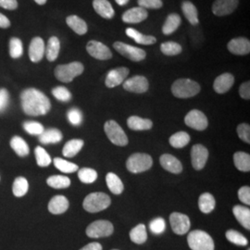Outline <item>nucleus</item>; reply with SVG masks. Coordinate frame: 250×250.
<instances>
[{
	"label": "nucleus",
	"instance_id": "1",
	"mask_svg": "<svg viewBox=\"0 0 250 250\" xmlns=\"http://www.w3.org/2000/svg\"><path fill=\"white\" fill-rule=\"evenodd\" d=\"M21 107L27 115H45L51 108V103L44 93L35 88H28L21 94Z\"/></svg>",
	"mask_w": 250,
	"mask_h": 250
},
{
	"label": "nucleus",
	"instance_id": "2",
	"mask_svg": "<svg viewBox=\"0 0 250 250\" xmlns=\"http://www.w3.org/2000/svg\"><path fill=\"white\" fill-rule=\"evenodd\" d=\"M201 87L196 81L191 79H178L171 85V93L178 99H189L197 96Z\"/></svg>",
	"mask_w": 250,
	"mask_h": 250
},
{
	"label": "nucleus",
	"instance_id": "3",
	"mask_svg": "<svg viewBox=\"0 0 250 250\" xmlns=\"http://www.w3.org/2000/svg\"><path fill=\"white\" fill-rule=\"evenodd\" d=\"M111 204V199L105 193H91L84 198L83 207L90 213H96L107 208Z\"/></svg>",
	"mask_w": 250,
	"mask_h": 250
},
{
	"label": "nucleus",
	"instance_id": "4",
	"mask_svg": "<svg viewBox=\"0 0 250 250\" xmlns=\"http://www.w3.org/2000/svg\"><path fill=\"white\" fill-rule=\"evenodd\" d=\"M188 243L192 250H214L215 249L214 241L211 236L201 230L189 232Z\"/></svg>",
	"mask_w": 250,
	"mask_h": 250
},
{
	"label": "nucleus",
	"instance_id": "5",
	"mask_svg": "<svg viewBox=\"0 0 250 250\" xmlns=\"http://www.w3.org/2000/svg\"><path fill=\"white\" fill-rule=\"evenodd\" d=\"M83 70V65L78 62L59 65L55 69V76L58 80L63 83H71L74 78L81 75Z\"/></svg>",
	"mask_w": 250,
	"mask_h": 250
},
{
	"label": "nucleus",
	"instance_id": "6",
	"mask_svg": "<svg viewBox=\"0 0 250 250\" xmlns=\"http://www.w3.org/2000/svg\"><path fill=\"white\" fill-rule=\"evenodd\" d=\"M152 164L153 161L148 154L134 153L126 161V168L133 173H140L149 170Z\"/></svg>",
	"mask_w": 250,
	"mask_h": 250
},
{
	"label": "nucleus",
	"instance_id": "7",
	"mask_svg": "<svg viewBox=\"0 0 250 250\" xmlns=\"http://www.w3.org/2000/svg\"><path fill=\"white\" fill-rule=\"evenodd\" d=\"M104 131L111 143L119 146H125L128 144V137L124 129L115 121H107L104 125Z\"/></svg>",
	"mask_w": 250,
	"mask_h": 250
},
{
	"label": "nucleus",
	"instance_id": "8",
	"mask_svg": "<svg viewBox=\"0 0 250 250\" xmlns=\"http://www.w3.org/2000/svg\"><path fill=\"white\" fill-rule=\"evenodd\" d=\"M113 47L117 52L123 55L126 59H128L132 62H135L144 61L146 57V53L144 49H141V48L136 47L134 45L125 44L124 42L117 41L113 44Z\"/></svg>",
	"mask_w": 250,
	"mask_h": 250
},
{
	"label": "nucleus",
	"instance_id": "9",
	"mask_svg": "<svg viewBox=\"0 0 250 250\" xmlns=\"http://www.w3.org/2000/svg\"><path fill=\"white\" fill-rule=\"evenodd\" d=\"M113 231L114 227L110 222L99 220L88 225L86 228V234L90 238H100L111 235Z\"/></svg>",
	"mask_w": 250,
	"mask_h": 250
},
{
	"label": "nucleus",
	"instance_id": "10",
	"mask_svg": "<svg viewBox=\"0 0 250 250\" xmlns=\"http://www.w3.org/2000/svg\"><path fill=\"white\" fill-rule=\"evenodd\" d=\"M185 123L188 127L197 131H204L208 125V118L202 111L198 109H192L189 111L185 118Z\"/></svg>",
	"mask_w": 250,
	"mask_h": 250
},
{
	"label": "nucleus",
	"instance_id": "11",
	"mask_svg": "<svg viewBox=\"0 0 250 250\" xmlns=\"http://www.w3.org/2000/svg\"><path fill=\"white\" fill-rule=\"evenodd\" d=\"M86 50L91 57L99 61H107L112 58V53L107 45L96 40H91L87 43Z\"/></svg>",
	"mask_w": 250,
	"mask_h": 250
},
{
	"label": "nucleus",
	"instance_id": "12",
	"mask_svg": "<svg viewBox=\"0 0 250 250\" xmlns=\"http://www.w3.org/2000/svg\"><path fill=\"white\" fill-rule=\"evenodd\" d=\"M124 88L128 92L143 94L149 88V83L145 76L135 75L124 82Z\"/></svg>",
	"mask_w": 250,
	"mask_h": 250
},
{
	"label": "nucleus",
	"instance_id": "13",
	"mask_svg": "<svg viewBox=\"0 0 250 250\" xmlns=\"http://www.w3.org/2000/svg\"><path fill=\"white\" fill-rule=\"evenodd\" d=\"M170 224L172 231L176 234H186L190 229V220L187 215L173 212L170 216Z\"/></svg>",
	"mask_w": 250,
	"mask_h": 250
},
{
	"label": "nucleus",
	"instance_id": "14",
	"mask_svg": "<svg viewBox=\"0 0 250 250\" xmlns=\"http://www.w3.org/2000/svg\"><path fill=\"white\" fill-rule=\"evenodd\" d=\"M208 159V151L202 145H195L191 150L192 166L195 170H202Z\"/></svg>",
	"mask_w": 250,
	"mask_h": 250
},
{
	"label": "nucleus",
	"instance_id": "15",
	"mask_svg": "<svg viewBox=\"0 0 250 250\" xmlns=\"http://www.w3.org/2000/svg\"><path fill=\"white\" fill-rule=\"evenodd\" d=\"M238 5L239 0H215L211 9L214 15L223 17L232 14Z\"/></svg>",
	"mask_w": 250,
	"mask_h": 250
},
{
	"label": "nucleus",
	"instance_id": "16",
	"mask_svg": "<svg viewBox=\"0 0 250 250\" xmlns=\"http://www.w3.org/2000/svg\"><path fill=\"white\" fill-rule=\"evenodd\" d=\"M129 74V69L126 67H120L109 71L107 73L105 84L108 88H113L124 83L125 79Z\"/></svg>",
	"mask_w": 250,
	"mask_h": 250
},
{
	"label": "nucleus",
	"instance_id": "17",
	"mask_svg": "<svg viewBox=\"0 0 250 250\" xmlns=\"http://www.w3.org/2000/svg\"><path fill=\"white\" fill-rule=\"evenodd\" d=\"M227 48L233 55H248L250 53V41L245 37L233 38L228 43Z\"/></svg>",
	"mask_w": 250,
	"mask_h": 250
},
{
	"label": "nucleus",
	"instance_id": "18",
	"mask_svg": "<svg viewBox=\"0 0 250 250\" xmlns=\"http://www.w3.org/2000/svg\"><path fill=\"white\" fill-rule=\"evenodd\" d=\"M45 42L41 37H35L29 46V57L33 62H39L45 55Z\"/></svg>",
	"mask_w": 250,
	"mask_h": 250
},
{
	"label": "nucleus",
	"instance_id": "19",
	"mask_svg": "<svg viewBox=\"0 0 250 250\" xmlns=\"http://www.w3.org/2000/svg\"><path fill=\"white\" fill-rule=\"evenodd\" d=\"M148 17V13L146 9L141 8V7H136V8H132V9L126 10L125 13L123 14V21L125 23H139L141 21H144Z\"/></svg>",
	"mask_w": 250,
	"mask_h": 250
},
{
	"label": "nucleus",
	"instance_id": "20",
	"mask_svg": "<svg viewBox=\"0 0 250 250\" xmlns=\"http://www.w3.org/2000/svg\"><path fill=\"white\" fill-rule=\"evenodd\" d=\"M233 83H234L233 75H232L231 73L225 72L215 79L213 88L216 93L224 94V93H227L229 90L232 88Z\"/></svg>",
	"mask_w": 250,
	"mask_h": 250
},
{
	"label": "nucleus",
	"instance_id": "21",
	"mask_svg": "<svg viewBox=\"0 0 250 250\" xmlns=\"http://www.w3.org/2000/svg\"><path fill=\"white\" fill-rule=\"evenodd\" d=\"M160 162H161V165L163 169L170 171L171 173L178 174V173H181L183 170L182 163L180 162L177 158H175L174 156L170 155V154L162 155L160 159Z\"/></svg>",
	"mask_w": 250,
	"mask_h": 250
},
{
	"label": "nucleus",
	"instance_id": "22",
	"mask_svg": "<svg viewBox=\"0 0 250 250\" xmlns=\"http://www.w3.org/2000/svg\"><path fill=\"white\" fill-rule=\"evenodd\" d=\"M93 7L96 12L102 18L110 20L115 16V11L113 9V7L107 0H94Z\"/></svg>",
	"mask_w": 250,
	"mask_h": 250
},
{
	"label": "nucleus",
	"instance_id": "23",
	"mask_svg": "<svg viewBox=\"0 0 250 250\" xmlns=\"http://www.w3.org/2000/svg\"><path fill=\"white\" fill-rule=\"evenodd\" d=\"M69 208V200L64 196L54 197L48 204V210L52 214H62Z\"/></svg>",
	"mask_w": 250,
	"mask_h": 250
},
{
	"label": "nucleus",
	"instance_id": "24",
	"mask_svg": "<svg viewBox=\"0 0 250 250\" xmlns=\"http://www.w3.org/2000/svg\"><path fill=\"white\" fill-rule=\"evenodd\" d=\"M125 33L130 38L134 39L137 44H140V45H151L157 42V39L155 36H146L142 33L136 31L134 28H127Z\"/></svg>",
	"mask_w": 250,
	"mask_h": 250
},
{
	"label": "nucleus",
	"instance_id": "25",
	"mask_svg": "<svg viewBox=\"0 0 250 250\" xmlns=\"http://www.w3.org/2000/svg\"><path fill=\"white\" fill-rule=\"evenodd\" d=\"M232 212L236 220L242 226L248 230L250 229V209L244 206L236 205L233 207Z\"/></svg>",
	"mask_w": 250,
	"mask_h": 250
},
{
	"label": "nucleus",
	"instance_id": "26",
	"mask_svg": "<svg viewBox=\"0 0 250 250\" xmlns=\"http://www.w3.org/2000/svg\"><path fill=\"white\" fill-rule=\"evenodd\" d=\"M181 23H182V20L178 14L170 13L164 21V24L162 26V33L165 36H170L178 29Z\"/></svg>",
	"mask_w": 250,
	"mask_h": 250
},
{
	"label": "nucleus",
	"instance_id": "27",
	"mask_svg": "<svg viewBox=\"0 0 250 250\" xmlns=\"http://www.w3.org/2000/svg\"><path fill=\"white\" fill-rule=\"evenodd\" d=\"M66 22L68 26L72 29L73 32H75L79 36H83L87 33L88 27L86 22L76 15H71L66 19Z\"/></svg>",
	"mask_w": 250,
	"mask_h": 250
},
{
	"label": "nucleus",
	"instance_id": "28",
	"mask_svg": "<svg viewBox=\"0 0 250 250\" xmlns=\"http://www.w3.org/2000/svg\"><path fill=\"white\" fill-rule=\"evenodd\" d=\"M127 125L134 131L150 130L153 126L151 121L138 116H131L127 120Z\"/></svg>",
	"mask_w": 250,
	"mask_h": 250
},
{
	"label": "nucleus",
	"instance_id": "29",
	"mask_svg": "<svg viewBox=\"0 0 250 250\" xmlns=\"http://www.w3.org/2000/svg\"><path fill=\"white\" fill-rule=\"evenodd\" d=\"M182 10L185 17L192 25L196 26L199 23L197 7L191 1H184L182 4Z\"/></svg>",
	"mask_w": 250,
	"mask_h": 250
},
{
	"label": "nucleus",
	"instance_id": "30",
	"mask_svg": "<svg viewBox=\"0 0 250 250\" xmlns=\"http://www.w3.org/2000/svg\"><path fill=\"white\" fill-rule=\"evenodd\" d=\"M61 50V42L59 40L58 37L52 36L49 38L47 45H46V49H45V56L48 62H55L60 54Z\"/></svg>",
	"mask_w": 250,
	"mask_h": 250
},
{
	"label": "nucleus",
	"instance_id": "31",
	"mask_svg": "<svg viewBox=\"0 0 250 250\" xmlns=\"http://www.w3.org/2000/svg\"><path fill=\"white\" fill-rule=\"evenodd\" d=\"M62 140V134L58 129H47L39 135V141L42 144H57Z\"/></svg>",
	"mask_w": 250,
	"mask_h": 250
},
{
	"label": "nucleus",
	"instance_id": "32",
	"mask_svg": "<svg viewBox=\"0 0 250 250\" xmlns=\"http://www.w3.org/2000/svg\"><path fill=\"white\" fill-rule=\"evenodd\" d=\"M106 182H107V188L109 191L115 195H120L124 191V184L120 177L113 173V172H108L106 176Z\"/></svg>",
	"mask_w": 250,
	"mask_h": 250
},
{
	"label": "nucleus",
	"instance_id": "33",
	"mask_svg": "<svg viewBox=\"0 0 250 250\" xmlns=\"http://www.w3.org/2000/svg\"><path fill=\"white\" fill-rule=\"evenodd\" d=\"M215 205H216V201H215L214 197L211 194L204 193L199 197L198 207L203 213L205 214L210 213L214 209Z\"/></svg>",
	"mask_w": 250,
	"mask_h": 250
},
{
	"label": "nucleus",
	"instance_id": "34",
	"mask_svg": "<svg viewBox=\"0 0 250 250\" xmlns=\"http://www.w3.org/2000/svg\"><path fill=\"white\" fill-rule=\"evenodd\" d=\"M83 146V141L81 139H72L65 144L63 147L62 154L64 157L72 158L76 156Z\"/></svg>",
	"mask_w": 250,
	"mask_h": 250
},
{
	"label": "nucleus",
	"instance_id": "35",
	"mask_svg": "<svg viewBox=\"0 0 250 250\" xmlns=\"http://www.w3.org/2000/svg\"><path fill=\"white\" fill-rule=\"evenodd\" d=\"M233 162L237 170L241 171H250V156L246 152H236L233 155Z\"/></svg>",
	"mask_w": 250,
	"mask_h": 250
},
{
	"label": "nucleus",
	"instance_id": "36",
	"mask_svg": "<svg viewBox=\"0 0 250 250\" xmlns=\"http://www.w3.org/2000/svg\"><path fill=\"white\" fill-rule=\"evenodd\" d=\"M130 238L132 242L137 245H142L147 240V232L144 224H138L130 232Z\"/></svg>",
	"mask_w": 250,
	"mask_h": 250
},
{
	"label": "nucleus",
	"instance_id": "37",
	"mask_svg": "<svg viewBox=\"0 0 250 250\" xmlns=\"http://www.w3.org/2000/svg\"><path fill=\"white\" fill-rule=\"evenodd\" d=\"M10 146L12 149L20 157H25L29 154V146L26 142L20 136H14L10 140Z\"/></svg>",
	"mask_w": 250,
	"mask_h": 250
},
{
	"label": "nucleus",
	"instance_id": "38",
	"mask_svg": "<svg viewBox=\"0 0 250 250\" xmlns=\"http://www.w3.org/2000/svg\"><path fill=\"white\" fill-rule=\"evenodd\" d=\"M190 141V136L186 132H178L170 137V146L174 148H183L188 146Z\"/></svg>",
	"mask_w": 250,
	"mask_h": 250
},
{
	"label": "nucleus",
	"instance_id": "39",
	"mask_svg": "<svg viewBox=\"0 0 250 250\" xmlns=\"http://www.w3.org/2000/svg\"><path fill=\"white\" fill-rule=\"evenodd\" d=\"M46 183L50 188H55V189H62V188H69L71 186V180L62 175L50 176L46 180Z\"/></svg>",
	"mask_w": 250,
	"mask_h": 250
},
{
	"label": "nucleus",
	"instance_id": "40",
	"mask_svg": "<svg viewBox=\"0 0 250 250\" xmlns=\"http://www.w3.org/2000/svg\"><path fill=\"white\" fill-rule=\"evenodd\" d=\"M29 189V184L28 181L24 177H18L15 179L13 183V194L15 197H23Z\"/></svg>",
	"mask_w": 250,
	"mask_h": 250
},
{
	"label": "nucleus",
	"instance_id": "41",
	"mask_svg": "<svg viewBox=\"0 0 250 250\" xmlns=\"http://www.w3.org/2000/svg\"><path fill=\"white\" fill-rule=\"evenodd\" d=\"M54 165L57 169L65 172V173H72L74 171L78 170V166L72 162L70 161H65L61 158H56L54 159Z\"/></svg>",
	"mask_w": 250,
	"mask_h": 250
},
{
	"label": "nucleus",
	"instance_id": "42",
	"mask_svg": "<svg viewBox=\"0 0 250 250\" xmlns=\"http://www.w3.org/2000/svg\"><path fill=\"white\" fill-rule=\"evenodd\" d=\"M9 54H10V57L12 59H19L22 56L23 46H22L21 41L19 38L13 37V38L10 39V41H9Z\"/></svg>",
	"mask_w": 250,
	"mask_h": 250
},
{
	"label": "nucleus",
	"instance_id": "43",
	"mask_svg": "<svg viewBox=\"0 0 250 250\" xmlns=\"http://www.w3.org/2000/svg\"><path fill=\"white\" fill-rule=\"evenodd\" d=\"M161 51L166 56H176L182 53V46L176 42H165L161 44Z\"/></svg>",
	"mask_w": 250,
	"mask_h": 250
},
{
	"label": "nucleus",
	"instance_id": "44",
	"mask_svg": "<svg viewBox=\"0 0 250 250\" xmlns=\"http://www.w3.org/2000/svg\"><path fill=\"white\" fill-rule=\"evenodd\" d=\"M78 177L82 183L92 184L98 179V172L90 168H83L78 171Z\"/></svg>",
	"mask_w": 250,
	"mask_h": 250
},
{
	"label": "nucleus",
	"instance_id": "45",
	"mask_svg": "<svg viewBox=\"0 0 250 250\" xmlns=\"http://www.w3.org/2000/svg\"><path fill=\"white\" fill-rule=\"evenodd\" d=\"M226 238L228 239V241L231 242L232 244L236 245V246H247L248 245V239L239 232L234 231V230H228L226 232Z\"/></svg>",
	"mask_w": 250,
	"mask_h": 250
},
{
	"label": "nucleus",
	"instance_id": "46",
	"mask_svg": "<svg viewBox=\"0 0 250 250\" xmlns=\"http://www.w3.org/2000/svg\"><path fill=\"white\" fill-rule=\"evenodd\" d=\"M36 162L40 167H47L51 163V158L48 153L41 146H36Z\"/></svg>",
	"mask_w": 250,
	"mask_h": 250
},
{
	"label": "nucleus",
	"instance_id": "47",
	"mask_svg": "<svg viewBox=\"0 0 250 250\" xmlns=\"http://www.w3.org/2000/svg\"><path fill=\"white\" fill-rule=\"evenodd\" d=\"M52 95L62 102H68L72 99V94L64 86H57L52 90Z\"/></svg>",
	"mask_w": 250,
	"mask_h": 250
},
{
	"label": "nucleus",
	"instance_id": "48",
	"mask_svg": "<svg viewBox=\"0 0 250 250\" xmlns=\"http://www.w3.org/2000/svg\"><path fill=\"white\" fill-rule=\"evenodd\" d=\"M23 128L28 134L33 135H40L45 131L44 126L37 122H25L23 124Z\"/></svg>",
	"mask_w": 250,
	"mask_h": 250
},
{
	"label": "nucleus",
	"instance_id": "49",
	"mask_svg": "<svg viewBox=\"0 0 250 250\" xmlns=\"http://www.w3.org/2000/svg\"><path fill=\"white\" fill-rule=\"evenodd\" d=\"M150 231L155 234H161L166 229V223L163 218L158 217L153 219L149 224Z\"/></svg>",
	"mask_w": 250,
	"mask_h": 250
},
{
	"label": "nucleus",
	"instance_id": "50",
	"mask_svg": "<svg viewBox=\"0 0 250 250\" xmlns=\"http://www.w3.org/2000/svg\"><path fill=\"white\" fill-rule=\"evenodd\" d=\"M68 120L74 126H79L83 122V114L78 108H72L68 111Z\"/></svg>",
	"mask_w": 250,
	"mask_h": 250
},
{
	"label": "nucleus",
	"instance_id": "51",
	"mask_svg": "<svg viewBox=\"0 0 250 250\" xmlns=\"http://www.w3.org/2000/svg\"><path fill=\"white\" fill-rule=\"evenodd\" d=\"M237 134L239 138L246 143H250V126L248 124H241L237 126Z\"/></svg>",
	"mask_w": 250,
	"mask_h": 250
},
{
	"label": "nucleus",
	"instance_id": "52",
	"mask_svg": "<svg viewBox=\"0 0 250 250\" xmlns=\"http://www.w3.org/2000/svg\"><path fill=\"white\" fill-rule=\"evenodd\" d=\"M139 7L144 9H159L162 8V0H138Z\"/></svg>",
	"mask_w": 250,
	"mask_h": 250
},
{
	"label": "nucleus",
	"instance_id": "53",
	"mask_svg": "<svg viewBox=\"0 0 250 250\" xmlns=\"http://www.w3.org/2000/svg\"><path fill=\"white\" fill-rule=\"evenodd\" d=\"M238 198L244 204L250 205V187H242L238 190Z\"/></svg>",
	"mask_w": 250,
	"mask_h": 250
},
{
	"label": "nucleus",
	"instance_id": "54",
	"mask_svg": "<svg viewBox=\"0 0 250 250\" xmlns=\"http://www.w3.org/2000/svg\"><path fill=\"white\" fill-rule=\"evenodd\" d=\"M9 92L6 89H0V112H3L9 106Z\"/></svg>",
	"mask_w": 250,
	"mask_h": 250
},
{
	"label": "nucleus",
	"instance_id": "55",
	"mask_svg": "<svg viewBox=\"0 0 250 250\" xmlns=\"http://www.w3.org/2000/svg\"><path fill=\"white\" fill-rule=\"evenodd\" d=\"M0 7L9 10H14L18 8V2L17 0H0Z\"/></svg>",
	"mask_w": 250,
	"mask_h": 250
},
{
	"label": "nucleus",
	"instance_id": "56",
	"mask_svg": "<svg viewBox=\"0 0 250 250\" xmlns=\"http://www.w3.org/2000/svg\"><path fill=\"white\" fill-rule=\"evenodd\" d=\"M239 94L241 96L242 99L249 100L250 99V83L246 82L243 83L239 88Z\"/></svg>",
	"mask_w": 250,
	"mask_h": 250
},
{
	"label": "nucleus",
	"instance_id": "57",
	"mask_svg": "<svg viewBox=\"0 0 250 250\" xmlns=\"http://www.w3.org/2000/svg\"><path fill=\"white\" fill-rule=\"evenodd\" d=\"M80 250H102V246L99 243L93 242V243H90L88 245H86L85 247H83Z\"/></svg>",
	"mask_w": 250,
	"mask_h": 250
},
{
	"label": "nucleus",
	"instance_id": "58",
	"mask_svg": "<svg viewBox=\"0 0 250 250\" xmlns=\"http://www.w3.org/2000/svg\"><path fill=\"white\" fill-rule=\"evenodd\" d=\"M9 26H10V21H9V19L7 18L5 15L0 13V28L6 29V28H9Z\"/></svg>",
	"mask_w": 250,
	"mask_h": 250
},
{
	"label": "nucleus",
	"instance_id": "59",
	"mask_svg": "<svg viewBox=\"0 0 250 250\" xmlns=\"http://www.w3.org/2000/svg\"><path fill=\"white\" fill-rule=\"evenodd\" d=\"M115 1H116V3L118 5H120V6H125V5L128 4V2H129L130 0H115Z\"/></svg>",
	"mask_w": 250,
	"mask_h": 250
},
{
	"label": "nucleus",
	"instance_id": "60",
	"mask_svg": "<svg viewBox=\"0 0 250 250\" xmlns=\"http://www.w3.org/2000/svg\"><path fill=\"white\" fill-rule=\"evenodd\" d=\"M38 5H45L47 0H35Z\"/></svg>",
	"mask_w": 250,
	"mask_h": 250
},
{
	"label": "nucleus",
	"instance_id": "61",
	"mask_svg": "<svg viewBox=\"0 0 250 250\" xmlns=\"http://www.w3.org/2000/svg\"></svg>",
	"mask_w": 250,
	"mask_h": 250
},
{
	"label": "nucleus",
	"instance_id": "62",
	"mask_svg": "<svg viewBox=\"0 0 250 250\" xmlns=\"http://www.w3.org/2000/svg\"><path fill=\"white\" fill-rule=\"evenodd\" d=\"M250 250V249H249V250Z\"/></svg>",
	"mask_w": 250,
	"mask_h": 250
}]
</instances>
